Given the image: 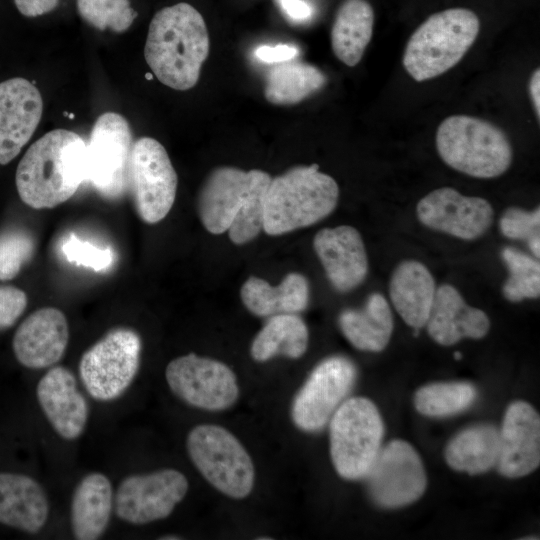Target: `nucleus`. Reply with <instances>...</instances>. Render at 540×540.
Masks as SVG:
<instances>
[{"label":"nucleus","instance_id":"11","mask_svg":"<svg viewBox=\"0 0 540 540\" xmlns=\"http://www.w3.org/2000/svg\"><path fill=\"white\" fill-rule=\"evenodd\" d=\"M165 376L178 398L200 409L224 410L239 396L236 375L227 365L194 353L170 361Z\"/></svg>","mask_w":540,"mask_h":540},{"label":"nucleus","instance_id":"13","mask_svg":"<svg viewBox=\"0 0 540 540\" xmlns=\"http://www.w3.org/2000/svg\"><path fill=\"white\" fill-rule=\"evenodd\" d=\"M188 487L185 475L175 469L128 476L117 488L116 514L135 525L164 519L183 500Z\"/></svg>","mask_w":540,"mask_h":540},{"label":"nucleus","instance_id":"46","mask_svg":"<svg viewBox=\"0 0 540 540\" xmlns=\"http://www.w3.org/2000/svg\"><path fill=\"white\" fill-rule=\"evenodd\" d=\"M454 357H455V359L459 360L462 357V355H461L460 352H456V353H454Z\"/></svg>","mask_w":540,"mask_h":540},{"label":"nucleus","instance_id":"39","mask_svg":"<svg viewBox=\"0 0 540 540\" xmlns=\"http://www.w3.org/2000/svg\"><path fill=\"white\" fill-rule=\"evenodd\" d=\"M26 293L11 285H0V330L12 326L27 306Z\"/></svg>","mask_w":540,"mask_h":540},{"label":"nucleus","instance_id":"23","mask_svg":"<svg viewBox=\"0 0 540 540\" xmlns=\"http://www.w3.org/2000/svg\"><path fill=\"white\" fill-rule=\"evenodd\" d=\"M49 515L43 487L32 477L0 472V523L27 533H37Z\"/></svg>","mask_w":540,"mask_h":540},{"label":"nucleus","instance_id":"36","mask_svg":"<svg viewBox=\"0 0 540 540\" xmlns=\"http://www.w3.org/2000/svg\"><path fill=\"white\" fill-rule=\"evenodd\" d=\"M35 239L25 229L0 231V280L14 279L35 252Z\"/></svg>","mask_w":540,"mask_h":540},{"label":"nucleus","instance_id":"7","mask_svg":"<svg viewBox=\"0 0 540 540\" xmlns=\"http://www.w3.org/2000/svg\"><path fill=\"white\" fill-rule=\"evenodd\" d=\"M190 459L203 477L223 494L241 499L250 494L255 472L240 441L225 428L202 424L187 437Z\"/></svg>","mask_w":540,"mask_h":540},{"label":"nucleus","instance_id":"26","mask_svg":"<svg viewBox=\"0 0 540 540\" xmlns=\"http://www.w3.org/2000/svg\"><path fill=\"white\" fill-rule=\"evenodd\" d=\"M241 299L247 309L257 316L295 314L309 302V284L299 273H289L277 286L250 277L241 288Z\"/></svg>","mask_w":540,"mask_h":540},{"label":"nucleus","instance_id":"40","mask_svg":"<svg viewBox=\"0 0 540 540\" xmlns=\"http://www.w3.org/2000/svg\"><path fill=\"white\" fill-rule=\"evenodd\" d=\"M298 53L296 46L288 44L261 45L254 50L255 57L265 63L288 62L294 59Z\"/></svg>","mask_w":540,"mask_h":540},{"label":"nucleus","instance_id":"30","mask_svg":"<svg viewBox=\"0 0 540 540\" xmlns=\"http://www.w3.org/2000/svg\"><path fill=\"white\" fill-rule=\"evenodd\" d=\"M309 333L304 321L295 314L271 316L251 345V356L264 362L275 355L301 357L308 346Z\"/></svg>","mask_w":540,"mask_h":540},{"label":"nucleus","instance_id":"6","mask_svg":"<svg viewBox=\"0 0 540 540\" xmlns=\"http://www.w3.org/2000/svg\"><path fill=\"white\" fill-rule=\"evenodd\" d=\"M330 453L337 473L348 480L364 478L384 433L377 407L364 397L342 402L330 418Z\"/></svg>","mask_w":540,"mask_h":540},{"label":"nucleus","instance_id":"44","mask_svg":"<svg viewBox=\"0 0 540 540\" xmlns=\"http://www.w3.org/2000/svg\"><path fill=\"white\" fill-rule=\"evenodd\" d=\"M528 246L531 250V252L534 254L535 257L539 258L540 256V238L539 235L531 238L529 241H527Z\"/></svg>","mask_w":540,"mask_h":540},{"label":"nucleus","instance_id":"31","mask_svg":"<svg viewBox=\"0 0 540 540\" xmlns=\"http://www.w3.org/2000/svg\"><path fill=\"white\" fill-rule=\"evenodd\" d=\"M326 80L324 73L311 64L279 63L266 76L264 96L275 105L296 104L321 89Z\"/></svg>","mask_w":540,"mask_h":540},{"label":"nucleus","instance_id":"41","mask_svg":"<svg viewBox=\"0 0 540 540\" xmlns=\"http://www.w3.org/2000/svg\"><path fill=\"white\" fill-rule=\"evenodd\" d=\"M285 15L294 22L308 21L313 15V9L304 0H277Z\"/></svg>","mask_w":540,"mask_h":540},{"label":"nucleus","instance_id":"17","mask_svg":"<svg viewBox=\"0 0 540 540\" xmlns=\"http://www.w3.org/2000/svg\"><path fill=\"white\" fill-rule=\"evenodd\" d=\"M43 112L39 90L15 77L0 83V164L12 161L35 132Z\"/></svg>","mask_w":540,"mask_h":540},{"label":"nucleus","instance_id":"27","mask_svg":"<svg viewBox=\"0 0 540 540\" xmlns=\"http://www.w3.org/2000/svg\"><path fill=\"white\" fill-rule=\"evenodd\" d=\"M339 326L355 348L362 351H382L388 345L393 332L390 305L380 293H372L362 309L344 310L339 316Z\"/></svg>","mask_w":540,"mask_h":540},{"label":"nucleus","instance_id":"10","mask_svg":"<svg viewBox=\"0 0 540 540\" xmlns=\"http://www.w3.org/2000/svg\"><path fill=\"white\" fill-rule=\"evenodd\" d=\"M178 178L166 149L156 139L141 137L132 145L128 188L139 217L148 224L164 219L176 197Z\"/></svg>","mask_w":540,"mask_h":540},{"label":"nucleus","instance_id":"32","mask_svg":"<svg viewBox=\"0 0 540 540\" xmlns=\"http://www.w3.org/2000/svg\"><path fill=\"white\" fill-rule=\"evenodd\" d=\"M477 391L468 382H441L425 385L414 396L416 410L430 417H445L467 409Z\"/></svg>","mask_w":540,"mask_h":540},{"label":"nucleus","instance_id":"20","mask_svg":"<svg viewBox=\"0 0 540 540\" xmlns=\"http://www.w3.org/2000/svg\"><path fill=\"white\" fill-rule=\"evenodd\" d=\"M313 247L337 291L349 292L365 280L367 253L362 237L354 227L324 228L315 235Z\"/></svg>","mask_w":540,"mask_h":540},{"label":"nucleus","instance_id":"25","mask_svg":"<svg viewBox=\"0 0 540 540\" xmlns=\"http://www.w3.org/2000/svg\"><path fill=\"white\" fill-rule=\"evenodd\" d=\"M112 507V485L104 474L93 472L82 478L71 501L74 537L78 540L100 538L109 524Z\"/></svg>","mask_w":540,"mask_h":540},{"label":"nucleus","instance_id":"38","mask_svg":"<svg viewBox=\"0 0 540 540\" xmlns=\"http://www.w3.org/2000/svg\"><path fill=\"white\" fill-rule=\"evenodd\" d=\"M540 209L527 211L518 207H509L499 221L501 233L513 240L529 241L539 235Z\"/></svg>","mask_w":540,"mask_h":540},{"label":"nucleus","instance_id":"5","mask_svg":"<svg viewBox=\"0 0 540 540\" xmlns=\"http://www.w3.org/2000/svg\"><path fill=\"white\" fill-rule=\"evenodd\" d=\"M436 147L448 166L475 178L498 177L509 169L513 159L504 131L468 115L445 118L436 132Z\"/></svg>","mask_w":540,"mask_h":540},{"label":"nucleus","instance_id":"4","mask_svg":"<svg viewBox=\"0 0 540 540\" xmlns=\"http://www.w3.org/2000/svg\"><path fill=\"white\" fill-rule=\"evenodd\" d=\"M478 16L466 8H450L429 16L410 36L403 66L416 81H425L454 67L475 42Z\"/></svg>","mask_w":540,"mask_h":540},{"label":"nucleus","instance_id":"45","mask_svg":"<svg viewBox=\"0 0 540 540\" xmlns=\"http://www.w3.org/2000/svg\"><path fill=\"white\" fill-rule=\"evenodd\" d=\"M161 539H165V540L172 539V540H174V539H180V537L169 535V536H164Z\"/></svg>","mask_w":540,"mask_h":540},{"label":"nucleus","instance_id":"19","mask_svg":"<svg viewBox=\"0 0 540 540\" xmlns=\"http://www.w3.org/2000/svg\"><path fill=\"white\" fill-rule=\"evenodd\" d=\"M69 327L64 313L54 307L32 312L17 328L12 347L20 364L41 369L56 364L64 355Z\"/></svg>","mask_w":540,"mask_h":540},{"label":"nucleus","instance_id":"3","mask_svg":"<svg viewBox=\"0 0 540 540\" xmlns=\"http://www.w3.org/2000/svg\"><path fill=\"white\" fill-rule=\"evenodd\" d=\"M339 197L337 182L317 164L291 168L271 178L264 196L263 230L281 235L327 217Z\"/></svg>","mask_w":540,"mask_h":540},{"label":"nucleus","instance_id":"9","mask_svg":"<svg viewBox=\"0 0 540 540\" xmlns=\"http://www.w3.org/2000/svg\"><path fill=\"white\" fill-rule=\"evenodd\" d=\"M131 129L118 113L106 112L94 123L85 151V182L107 199L128 189Z\"/></svg>","mask_w":540,"mask_h":540},{"label":"nucleus","instance_id":"33","mask_svg":"<svg viewBox=\"0 0 540 540\" xmlns=\"http://www.w3.org/2000/svg\"><path fill=\"white\" fill-rule=\"evenodd\" d=\"M501 257L509 270V277L504 282V297L511 302L538 298L540 295V264L524 252L506 247Z\"/></svg>","mask_w":540,"mask_h":540},{"label":"nucleus","instance_id":"34","mask_svg":"<svg viewBox=\"0 0 540 540\" xmlns=\"http://www.w3.org/2000/svg\"><path fill=\"white\" fill-rule=\"evenodd\" d=\"M77 9L91 26L118 33L126 31L137 16L129 0H77Z\"/></svg>","mask_w":540,"mask_h":540},{"label":"nucleus","instance_id":"12","mask_svg":"<svg viewBox=\"0 0 540 540\" xmlns=\"http://www.w3.org/2000/svg\"><path fill=\"white\" fill-rule=\"evenodd\" d=\"M367 479L374 501L385 508H398L418 500L426 488L420 456L403 440H393L379 450Z\"/></svg>","mask_w":540,"mask_h":540},{"label":"nucleus","instance_id":"28","mask_svg":"<svg viewBox=\"0 0 540 540\" xmlns=\"http://www.w3.org/2000/svg\"><path fill=\"white\" fill-rule=\"evenodd\" d=\"M374 11L367 0H344L331 29L335 56L349 67L357 65L373 34Z\"/></svg>","mask_w":540,"mask_h":540},{"label":"nucleus","instance_id":"35","mask_svg":"<svg viewBox=\"0 0 540 540\" xmlns=\"http://www.w3.org/2000/svg\"><path fill=\"white\" fill-rule=\"evenodd\" d=\"M270 180L269 174L261 179L235 215L227 230L233 243H247L263 230L264 196Z\"/></svg>","mask_w":540,"mask_h":540},{"label":"nucleus","instance_id":"1","mask_svg":"<svg viewBox=\"0 0 540 540\" xmlns=\"http://www.w3.org/2000/svg\"><path fill=\"white\" fill-rule=\"evenodd\" d=\"M209 53V35L200 12L180 2L153 16L145 43V60L164 85L188 90L199 79Z\"/></svg>","mask_w":540,"mask_h":540},{"label":"nucleus","instance_id":"8","mask_svg":"<svg viewBox=\"0 0 540 540\" xmlns=\"http://www.w3.org/2000/svg\"><path fill=\"white\" fill-rule=\"evenodd\" d=\"M141 349V338L133 329L118 327L106 333L79 362L87 392L98 401L120 397L138 372Z\"/></svg>","mask_w":540,"mask_h":540},{"label":"nucleus","instance_id":"16","mask_svg":"<svg viewBox=\"0 0 540 540\" xmlns=\"http://www.w3.org/2000/svg\"><path fill=\"white\" fill-rule=\"evenodd\" d=\"M267 174L226 166L214 169L198 196V213L206 230L212 234L226 232L250 192Z\"/></svg>","mask_w":540,"mask_h":540},{"label":"nucleus","instance_id":"21","mask_svg":"<svg viewBox=\"0 0 540 540\" xmlns=\"http://www.w3.org/2000/svg\"><path fill=\"white\" fill-rule=\"evenodd\" d=\"M36 395L42 411L59 436L74 440L83 433L89 406L69 369L63 366L49 369L39 380Z\"/></svg>","mask_w":540,"mask_h":540},{"label":"nucleus","instance_id":"2","mask_svg":"<svg viewBox=\"0 0 540 540\" xmlns=\"http://www.w3.org/2000/svg\"><path fill=\"white\" fill-rule=\"evenodd\" d=\"M86 142L65 129L49 131L21 158L15 175L20 199L34 209L69 200L85 182Z\"/></svg>","mask_w":540,"mask_h":540},{"label":"nucleus","instance_id":"22","mask_svg":"<svg viewBox=\"0 0 540 540\" xmlns=\"http://www.w3.org/2000/svg\"><path fill=\"white\" fill-rule=\"evenodd\" d=\"M425 326L435 342L451 346L463 338H483L490 321L484 311L468 305L455 287L443 284L436 289Z\"/></svg>","mask_w":540,"mask_h":540},{"label":"nucleus","instance_id":"14","mask_svg":"<svg viewBox=\"0 0 540 540\" xmlns=\"http://www.w3.org/2000/svg\"><path fill=\"white\" fill-rule=\"evenodd\" d=\"M356 379V367L348 358L332 356L312 371L292 405L295 425L305 431L321 429L343 402Z\"/></svg>","mask_w":540,"mask_h":540},{"label":"nucleus","instance_id":"42","mask_svg":"<svg viewBox=\"0 0 540 540\" xmlns=\"http://www.w3.org/2000/svg\"><path fill=\"white\" fill-rule=\"evenodd\" d=\"M18 11L26 17H37L54 10L59 0H14Z\"/></svg>","mask_w":540,"mask_h":540},{"label":"nucleus","instance_id":"18","mask_svg":"<svg viewBox=\"0 0 540 540\" xmlns=\"http://www.w3.org/2000/svg\"><path fill=\"white\" fill-rule=\"evenodd\" d=\"M497 466L508 478L530 474L540 463V417L527 402L511 403L499 430Z\"/></svg>","mask_w":540,"mask_h":540},{"label":"nucleus","instance_id":"37","mask_svg":"<svg viewBox=\"0 0 540 540\" xmlns=\"http://www.w3.org/2000/svg\"><path fill=\"white\" fill-rule=\"evenodd\" d=\"M60 250L68 262L93 269L95 272L110 268L114 261V253L110 248H100L73 232L62 240Z\"/></svg>","mask_w":540,"mask_h":540},{"label":"nucleus","instance_id":"29","mask_svg":"<svg viewBox=\"0 0 540 540\" xmlns=\"http://www.w3.org/2000/svg\"><path fill=\"white\" fill-rule=\"evenodd\" d=\"M499 449V430L493 425H475L451 439L445 450V459L452 469L475 475L497 464Z\"/></svg>","mask_w":540,"mask_h":540},{"label":"nucleus","instance_id":"15","mask_svg":"<svg viewBox=\"0 0 540 540\" xmlns=\"http://www.w3.org/2000/svg\"><path fill=\"white\" fill-rule=\"evenodd\" d=\"M416 215L430 229L463 240H474L491 227L494 210L484 198L462 195L454 188L442 187L419 200Z\"/></svg>","mask_w":540,"mask_h":540},{"label":"nucleus","instance_id":"43","mask_svg":"<svg viewBox=\"0 0 540 540\" xmlns=\"http://www.w3.org/2000/svg\"><path fill=\"white\" fill-rule=\"evenodd\" d=\"M529 92L537 118H540V70L536 69L529 80Z\"/></svg>","mask_w":540,"mask_h":540},{"label":"nucleus","instance_id":"24","mask_svg":"<svg viewBox=\"0 0 540 540\" xmlns=\"http://www.w3.org/2000/svg\"><path fill=\"white\" fill-rule=\"evenodd\" d=\"M436 289L428 268L416 260L399 263L389 283V295L395 310L407 325L417 330L427 322Z\"/></svg>","mask_w":540,"mask_h":540}]
</instances>
